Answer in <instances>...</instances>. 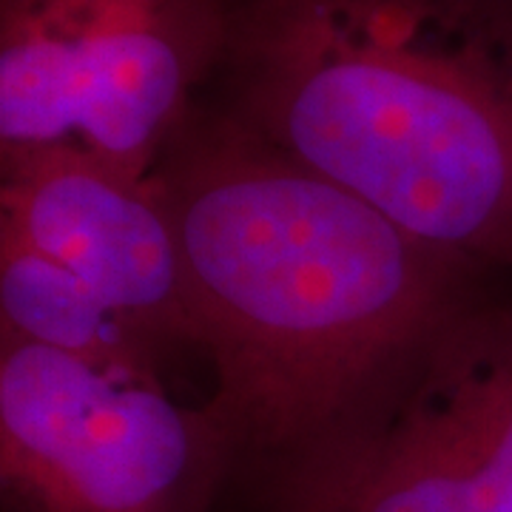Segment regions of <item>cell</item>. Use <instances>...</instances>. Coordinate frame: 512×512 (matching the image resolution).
<instances>
[{"instance_id":"obj_3","label":"cell","mask_w":512,"mask_h":512,"mask_svg":"<svg viewBox=\"0 0 512 512\" xmlns=\"http://www.w3.org/2000/svg\"><path fill=\"white\" fill-rule=\"evenodd\" d=\"M225 40V0H0V160L69 143L151 177Z\"/></svg>"},{"instance_id":"obj_6","label":"cell","mask_w":512,"mask_h":512,"mask_svg":"<svg viewBox=\"0 0 512 512\" xmlns=\"http://www.w3.org/2000/svg\"><path fill=\"white\" fill-rule=\"evenodd\" d=\"M0 228L66 265L168 359L194 353L183 245L154 177L69 143L6 157Z\"/></svg>"},{"instance_id":"obj_7","label":"cell","mask_w":512,"mask_h":512,"mask_svg":"<svg viewBox=\"0 0 512 512\" xmlns=\"http://www.w3.org/2000/svg\"><path fill=\"white\" fill-rule=\"evenodd\" d=\"M0 336L97 365L163 376L168 362L148 336L49 254L0 228Z\"/></svg>"},{"instance_id":"obj_1","label":"cell","mask_w":512,"mask_h":512,"mask_svg":"<svg viewBox=\"0 0 512 512\" xmlns=\"http://www.w3.org/2000/svg\"><path fill=\"white\" fill-rule=\"evenodd\" d=\"M185 262L205 404L234 444L225 512H285L458 316L512 293L197 103L151 174Z\"/></svg>"},{"instance_id":"obj_5","label":"cell","mask_w":512,"mask_h":512,"mask_svg":"<svg viewBox=\"0 0 512 512\" xmlns=\"http://www.w3.org/2000/svg\"><path fill=\"white\" fill-rule=\"evenodd\" d=\"M285 512H512V293L458 316Z\"/></svg>"},{"instance_id":"obj_2","label":"cell","mask_w":512,"mask_h":512,"mask_svg":"<svg viewBox=\"0 0 512 512\" xmlns=\"http://www.w3.org/2000/svg\"><path fill=\"white\" fill-rule=\"evenodd\" d=\"M202 100L407 234L512 276V0H225Z\"/></svg>"},{"instance_id":"obj_4","label":"cell","mask_w":512,"mask_h":512,"mask_svg":"<svg viewBox=\"0 0 512 512\" xmlns=\"http://www.w3.org/2000/svg\"><path fill=\"white\" fill-rule=\"evenodd\" d=\"M234 444L163 376L0 336V512H225Z\"/></svg>"}]
</instances>
